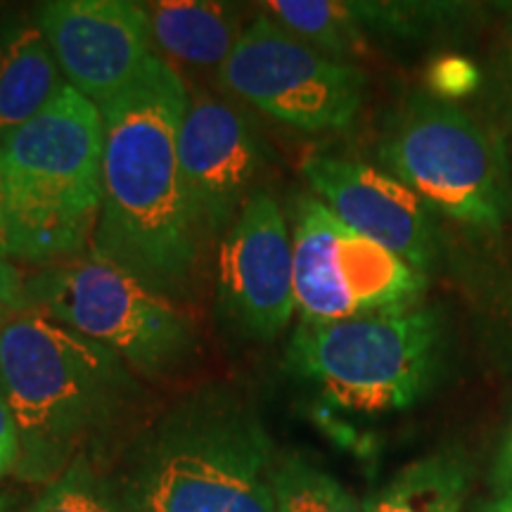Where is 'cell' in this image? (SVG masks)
<instances>
[{"label": "cell", "instance_id": "8992f818", "mask_svg": "<svg viewBox=\"0 0 512 512\" xmlns=\"http://www.w3.org/2000/svg\"><path fill=\"white\" fill-rule=\"evenodd\" d=\"M27 309L102 344L147 375L183 366L197 344L195 325L174 299L93 247L27 280Z\"/></svg>", "mask_w": 512, "mask_h": 512}, {"label": "cell", "instance_id": "7402d4cb", "mask_svg": "<svg viewBox=\"0 0 512 512\" xmlns=\"http://www.w3.org/2000/svg\"><path fill=\"white\" fill-rule=\"evenodd\" d=\"M17 460H19L17 425H15V418H12L8 401H5V396L0 394V479L17 470Z\"/></svg>", "mask_w": 512, "mask_h": 512}, {"label": "cell", "instance_id": "44dd1931", "mask_svg": "<svg viewBox=\"0 0 512 512\" xmlns=\"http://www.w3.org/2000/svg\"><path fill=\"white\" fill-rule=\"evenodd\" d=\"M27 309V280L8 256H0V313Z\"/></svg>", "mask_w": 512, "mask_h": 512}, {"label": "cell", "instance_id": "6da1fadb", "mask_svg": "<svg viewBox=\"0 0 512 512\" xmlns=\"http://www.w3.org/2000/svg\"><path fill=\"white\" fill-rule=\"evenodd\" d=\"M188 105L181 74L159 53L100 105L102 209L91 247L169 299L188 290L202 252L178 162Z\"/></svg>", "mask_w": 512, "mask_h": 512}, {"label": "cell", "instance_id": "5bb4252c", "mask_svg": "<svg viewBox=\"0 0 512 512\" xmlns=\"http://www.w3.org/2000/svg\"><path fill=\"white\" fill-rule=\"evenodd\" d=\"M64 83L36 19H0V136L46 110Z\"/></svg>", "mask_w": 512, "mask_h": 512}, {"label": "cell", "instance_id": "5b68a950", "mask_svg": "<svg viewBox=\"0 0 512 512\" xmlns=\"http://www.w3.org/2000/svg\"><path fill=\"white\" fill-rule=\"evenodd\" d=\"M271 441L245 403L209 392L159 427L138 479L140 512H275Z\"/></svg>", "mask_w": 512, "mask_h": 512}, {"label": "cell", "instance_id": "484cf974", "mask_svg": "<svg viewBox=\"0 0 512 512\" xmlns=\"http://www.w3.org/2000/svg\"><path fill=\"white\" fill-rule=\"evenodd\" d=\"M0 512H8V503H5L3 498H0Z\"/></svg>", "mask_w": 512, "mask_h": 512}, {"label": "cell", "instance_id": "603a6c76", "mask_svg": "<svg viewBox=\"0 0 512 512\" xmlns=\"http://www.w3.org/2000/svg\"><path fill=\"white\" fill-rule=\"evenodd\" d=\"M491 486L498 496L512 494V418L498 441L494 465H491Z\"/></svg>", "mask_w": 512, "mask_h": 512}, {"label": "cell", "instance_id": "52a82bcc", "mask_svg": "<svg viewBox=\"0 0 512 512\" xmlns=\"http://www.w3.org/2000/svg\"><path fill=\"white\" fill-rule=\"evenodd\" d=\"M384 169L427 209L477 230H498L512 207L503 140L453 102L415 95L382 138Z\"/></svg>", "mask_w": 512, "mask_h": 512}, {"label": "cell", "instance_id": "9c48e42d", "mask_svg": "<svg viewBox=\"0 0 512 512\" xmlns=\"http://www.w3.org/2000/svg\"><path fill=\"white\" fill-rule=\"evenodd\" d=\"M294 297L304 323H337L420 302L425 273L344 226L316 197L294 216Z\"/></svg>", "mask_w": 512, "mask_h": 512}, {"label": "cell", "instance_id": "9a60e30c", "mask_svg": "<svg viewBox=\"0 0 512 512\" xmlns=\"http://www.w3.org/2000/svg\"><path fill=\"white\" fill-rule=\"evenodd\" d=\"M159 50L192 67H223L245 27L238 10L207 0H162L145 5Z\"/></svg>", "mask_w": 512, "mask_h": 512}, {"label": "cell", "instance_id": "30bf717a", "mask_svg": "<svg viewBox=\"0 0 512 512\" xmlns=\"http://www.w3.org/2000/svg\"><path fill=\"white\" fill-rule=\"evenodd\" d=\"M219 316L254 342H271L297 311L292 235L278 202L254 190L219 252Z\"/></svg>", "mask_w": 512, "mask_h": 512}, {"label": "cell", "instance_id": "ba28073f", "mask_svg": "<svg viewBox=\"0 0 512 512\" xmlns=\"http://www.w3.org/2000/svg\"><path fill=\"white\" fill-rule=\"evenodd\" d=\"M235 98L299 131H342L366 100L368 79L356 64L337 62L294 38L266 12L252 19L219 69Z\"/></svg>", "mask_w": 512, "mask_h": 512}, {"label": "cell", "instance_id": "7a4b0ae2", "mask_svg": "<svg viewBox=\"0 0 512 512\" xmlns=\"http://www.w3.org/2000/svg\"><path fill=\"white\" fill-rule=\"evenodd\" d=\"M117 354L36 311L0 325V394L19 434L15 475L53 484L81 458L131 389Z\"/></svg>", "mask_w": 512, "mask_h": 512}, {"label": "cell", "instance_id": "d4e9b609", "mask_svg": "<svg viewBox=\"0 0 512 512\" xmlns=\"http://www.w3.org/2000/svg\"><path fill=\"white\" fill-rule=\"evenodd\" d=\"M489 512H512V494L498 496V501L491 505Z\"/></svg>", "mask_w": 512, "mask_h": 512}, {"label": "cell", "instance_id": "ac0fdd59", "mask_svg": "<svg viewBox=\"0 0 512 512\" xmlns=\"http://www.w3.org/2000/svg\"><path fill=\"white\" fill-rule=\"evenodd\" d=\"M273 494L275 512H368L330 472L299 456L275 463Z\"/></svg>", "mask_w": 512, "mask_h": 512}, {"label": "cell", "instance_id": "ffe728a7", "mask_svg": "<svg viewBox=\"0 0 512 512\" xmlns=\"http://www.w3.org/2000/svg\"><path fill=\"white\" fill-rule=\"evenodd\" d=\"M430 83L441 98L453 100L460 98V95H467L475 91L477 86V69L475 64L465 57H444L432 67L430 72Z\"/></svg>", "mask_w": 512, "mask_h": 512}, {"label": "cell", "instance_id": "2e32d148", "mask_svg": "<svg viewBox=\"0 0 512 512\" xmlns=\"http://www.w3.org/2000/svg\"><path fill=\"white\" fill-rule=\"evenodd\" d=\"M470 489V463L458 451L420 458L396 475L368 512H460Z\"/></svg>", "mask_w": 512, "mask_h": 512}, {"label": "cell", "instance_id": "cb8c5ba5", "mask_svg": "<svg viewBox=\"0 0 512 512\" xmlns=\"http://www.w3.org/2000/svg\"><path fill=\"white\" fill-rule=\"evenodd\" d=\"M0 256L10 259L8 216H5V183H3V159H0Z\"/></svg>", "mask_w": 512, "mask_h": 512}, {"label": "cell", "instance_id": "d6986e66", "mask_svg": "<svg viewBox=\"0 0 512 512\" xmlns=\"http://www.w3.org/2000/svg\"><path fill=\"white\" fill-rule=\"evenodd\" d=\"M24 512H121V508L105 479L95 475L81 456Z\"/></svg>", "mask_w": 512, "mask_h": 512}, {"label": "cell", "instance_id": "4fadbf2b", "mask_svg": "<svg viewBox=\"0 0 512 512\" xmlns=\"http://www.w3.org/2000/svg\"><path fill=\"white\" fill-rule=\"evenodd\" d=\"M302 174L320 200L363 238L427 273L437 256L430 209L389 171L332 155L306 157Z\"/></svg>", "mask_w": 512, "mask_h": 512}, {"label": "cell", "instance_id": "3957f363", "mask_svg": "<svg viewBox=\"0 0 512 512\" xmlns=\"http://www.w3.org/2000/svg\"><path fill=\"white\" fill-rule=\"evenodd\" d=\"M105 124L69 83L53 102L0 136L12 259L60 264L88 252L102 209Z\"/></svg>", "mask_w": 512, "mask_h": 512}, {"label": "cell", "instance_id": "277c9868", "mask_svg": "<svg viewBox=\"0 0 512 512\" xmlns=\"http://www.w3.org/2000/svg\"><path fill=\"white\" fill-rule=\"evenodd\" d=\"M446 330L437 309L420 302L337 323H299L287 344V370L313 384L339 411H406L444 368Z\"/></svg>", "mask_w": 512, "mask_h": 512}, {"label": "cell", "instance_id": "e0dca14e", "mask_svg": "<svg viewBox=\"0 0 512 512\" xmlns=\"http://www.w3.org/2000/svg\"><path fill=\"white\" fill-rule=\"evenodd\" d=\"M264 12L294 38L330 60L354 64V57L366 53V27L358 19L354 3L273 0L264 5Z\"/></svg>", "mask_w": 512, "mask_h": 512}, {"label": "cell", "instance_id": "8fae6325", "mask_svg": "<svg viewBox=\"0 0 512 512\" xmlns=\"http://www.w3.org/2000/svg\"><path fill=\"white\" fill-rule=\"evenodd\" d=\"M34 19L64 81L98 107L131 86L157 55L145 5L53 0L38 5Z\"/></svg>", "mask_w": 512, "mask_h": 512}, {"label": "cell", "instance_id": "7c38bea8", "mask_svg": "<svg viewBox=\"0 0 512 512\" xmlns=\"http://www.w3.org/2000/svg\"><path fill=\"white\" fill-rule=\"evenodd\" d=\"M178 162L202 240L228 230L254 195L261 164L247 119L219 98H192L178 133Z\"/></svg>", "mask_w": 512, "mask_h": 512}]
</instances>
